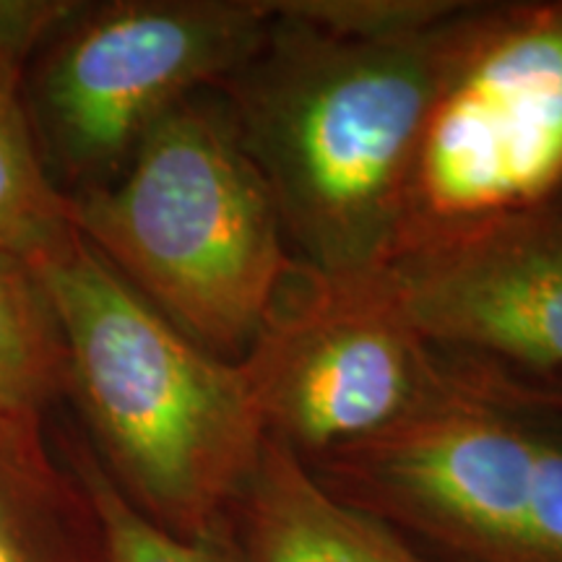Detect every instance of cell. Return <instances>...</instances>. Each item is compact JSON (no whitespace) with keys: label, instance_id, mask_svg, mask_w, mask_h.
I'll list each match as a JSON object with an SVG mask.
<instances>
[{"label":"cell","instance_id":"10","mask_svg":"<svg viewBox=\"0 0 562 562\" xmlns=\"http://www.w3.org/2000/svg\"><path fill=\"white\" fill-rule=\"evenodd\" d=\"M0 562H110L94 497L42 417L0 414Z\"/></svg>","mask_w":562,"mask_h":562},{"label":"cell","instance_id":"11","mask_svg":"<svg viewBox=\"0 0 562 562\" xmlns=\"http://www.w3.org/2000/svg\"><path fill=\"white\" fill-rule=\"evenodd\" d=\"M24 63L0 45V252L37 266L68 245L76 227L34 136Z\"/></svg>","mask_w":562,"mask_h":562},{"label":"cell","instance_id":"15","mask_svg":"<svg viewBox=\"0 0 562 562\" xmlns=\"http://www.w3.org/2000/svg\"><path fill=\"white\" fill-rule=\"evenodd\" d=\"M560 203H562V201H560Z\"/></svg>","mask_w":562,"mask_h":562},{"label":"cell","instance_id":"12","mask_svg":"<svg viewBox=\"0 0 562 562\" xmlns=\"http://www.w3.org/2000/svg\"><path fill=\"white\" fill-rule=\"evenodd\" d=\"M68 391L63 328L45 281L0 252V414L42 417Z\"/></svg>","mask_w":562,"mask_h":562},{"label":"cell","instance_id":"6","mask_svg":"<svg viewBox=\"0 0 562 562\" xmlns=\"http://www.w3.org/2000/svg\"><path fill=\"white\" fill-rule=\"evenodd\" d=\"M442 360V381L425 404L302 463L328 495L432 562H513L531 456L524 378Z\"/></svg>","mask_w":562,"mask_h":562},{"label":"cell","instance_id":"3","mask_svg":"<svg viewBox=\"0 0 562 562\" xmlns=\"http://www.w3.org/2000/svg\"><path fill=\"white\" fill-rule=\"evenodd\" d=\"M70 222L188 339L240 362L302 266L216 91L167 112Z\"/></svg>","mask_w":562,"mask_h":562},{"label":"cell","instance_id":"8","mask_svg":"<svg viewBox=\"0 0 562 562\" xmlns=\"http://www.w3.org/2000/svg\"><path fill=\"white\" fill-rule=\"evenodd\" d=\"M442 357L562 381V203L385 266Z\"/></svg>","mask_w":562,"mask_h":562},{"label":"cell","instance_id":"7","mask_svg":"<svg viewBox=\"0 0 562 562\" xmlns=\"http://www.w3.org/2000/svg\"><path fill=\"white\" fill-rule=\"evenodd\" d=\"M240 362L266 438L300 461L391 427L425 404L446 372L385 269H300Z\"/></svg>","mask_w":562,"mask_h":562},{"label":"cell","instance_id":"5","mask_svg":"<svg viewBox=\"0 0 562 562\" xmlns=\"http://www.w3.org/2000/svg\"><path fill=\"white\" fill-rule=\"evenodd\" d=\"M271 21L273 0L83 3L47 42L26 100L53 180L66 195L115 180L167 112L250 58Z\"/></svg>","mask_w":562,"mask_h":562},{"label":"cell","instance_id":"14","mask_svg":"<svg viewBox=\"0 0 562 562\" xmlns=\"http://www.w3.org/2000/svg\"><path fill=\"white\" fill-rule=\"evenodd\" d=\"M60 451L94 497L104 531H108L110 562H229L220 547L172 537L133 510L121 492L112 487L83 438L66 440Z\"/></svg>","mask_w":562,"mask_h":562},{"label":"cell","instance_id":"9","mask_svg":"<svg viewBox=\"0 0 562 562\" xmlns=\"http://www.w3.org/2000/svg\"><path fill=\"white\" fill-rule=\"evenodd\" d=\"M214 547L229 562H432L328 495L305 463L271 438L232 501Z\"/></svg>","mask_w":562,"mask_h":562},{"label":"cell","instance_id":"1","mask_svg":"<svg viewBox=\"0 0 562 562\" xmlns=\"http://www.w3.org/2000/svg\"><path fill=\"white\" fill-rule=\"evenodd\" d=\"M472 9L368 32L311 0H273L261 45L214 89L305 271L385 269L422 125Z\"/></svg>","mask_w":562,"mask_h":562},{"label":"cell","instance_id":"4","mask_svg":"<svg viewBox=\"0 0 562 562\" xmlns=\"http://www.w3.org/2000/svg\"><path fill=\"white\" fill-rule=\"evenodd\" d=\"M560 201L562 0L474 3L422 125L389 263Z\"/></svg>","mask_w":562,"mask_h":562},{"label":"cell","instance_id":"13","mask_svg":"<svg viewBox=\"0 0 562 562\" xmlns=\"http://www.w3.org/2000/svg\"><path fill=\"white\" fill-rule=\"evenodd\" d=\"M531 456L513 562H562V381L524 375Z\"/></svg>","mask_w":562,"mask_h":562},{"label":"cell","instance_id":"2","mask_svg":"<svg viewBox=\"0 0 562 562\" xmlns=\"http://www.w3.org/2000/svg\"><path fill=\"white\" fill-rule=\"evenodd\" d=\"M34 269L66 339L83 442L112 487L157 529L214 547L266 440L245 364L161 318L79 232Z\"/></svg>","mask_w":562,"mask_h":562}]
</instances>
